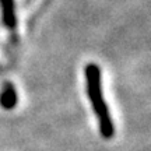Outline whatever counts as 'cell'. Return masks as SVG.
<instances>
[{
    "mask_svg": "<svg viewBox=\"0 0 151 151\" xmlns=\"http://www.w3.org/2000/svg\"><path fill=\"white\" fill-rule=\"evenodd\" d=\"M17 102H18V95L16 87L13 83L6 81L0 91V106L6 111H11L17 106Z\"/></svg>",
    "mask_w": 151,
    "mask_h": 151,
    "instance_id": "obj_2",
    "label": "cell"
},
{
    "mask_svg": "<svg viewBox=\"0 0 151 151\" xmlns=\"http://www.w3.org/2000/svg\"><path fill=\"white\" fill-rule=\"evenodd\" d=\"M84 76H86L87 95L91 101L92 111L97 116L99 133L104 139L109 140L115 136V124H113L112 116L109 113L108 104L104 99L101 69L95 63H88L84 69Z\"/></svg>",
    "mask_w": 151,
    "mask_h": 151,
    "instance_id": "obj_1",
    "label": "cell"
},
{
    "mask_svg": "<svg viewBox=\"0 0 151 151\" xmlns=\"http://www.w3.org/2000/svg\"><path fill=\"white\" fill-rule=\"evenodd\" d=\"M1 7V21L7 29H16L17 27V16H16V4L14 0H0Z\"/></svg>",
    "mask_w": 151,
    "mask_h": 151,
    "instance_id": "obj_3",
    "label": "cell"
}]
</instances>
